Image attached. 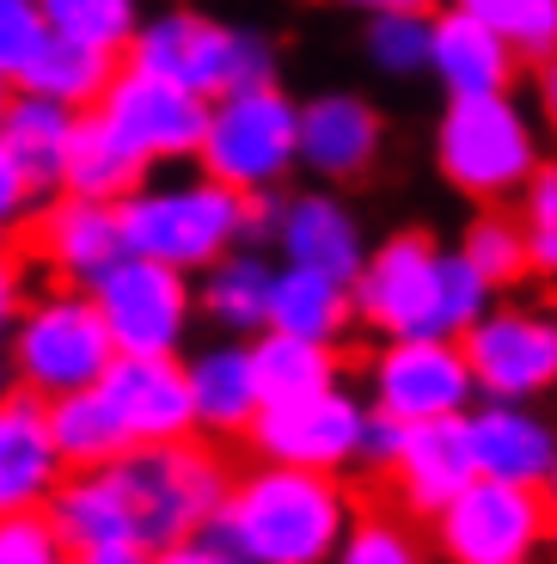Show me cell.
Wrapping results in <instances>:
<instances>
[{
  "label": "cell",
  "mask_w": 557,
  "mask_h": 564,
  "mask_svg": "<svg viewBox=\"0 0 557 564\" xmlns=\"http://www.w3.org/2000/svg\"><path fill=\"white\" fill-rule=\"evenodd\" d=\"M496 307V289L466 264V252L435 246L423 227H404L368 252L356 276V325L380 338H466Z\"/></svg>",
  "instance_id": "obj_1"
},
{
  "label": "cell",
  "mask_w": 557,
  "mask_h": 564,
  "mask_svg": "<svg viewBox=\"0 0 557 564\" xmlns=\"http://www.w3.org/2000/svg\"><path fill=\"white\" fill-rule=\"evenodd\" d=\"M349 528H356V503L337 473L258 460V473L233 479L209 534L227 540L245 564H331Z\"/></svg>",
  "instance_id": "obj_2"
},
{
  "label": "cell",
  "mask_w": 557,
  "mask_h": 564,
  "mask_svg": "<svg viewBox=\"0 0 557 564\" xmlns=\"http://www.w3.org/2000/svg\"><path fill=\"white\" fill-rule=\"evenodd\" d=\"M129 252L160 258L172 270H215L227 252H239L251 227V197L221 178H184V184H141L135 197L117 203Z\"/></svg>",
  "instance_id": "obj_3"
},
{
  "label": "cell",
  "mask_w": 557,
  "mask_h": 564,
  "mask_svg": "<svg viewBox=\"0 0 557 564\" xmlns=\"http://www.w3.org/2000/svg\"><path fill=\"white\" fill-rule=\"evenodd\" d=\"M117 356L123 350H117L92 289L56 282V289L31 295L25 319H19V332H13V350H7V375H13L19 393H37L43 405H50V399L98 387L111 375Z\"/></svg>",
  "instance_id": "obj_4"
},
{
  "label": "cell",
  "mask_w": 557,
  "mask_h": 564,
  "mask_svg": "<svg viewBox=\"0 0 557 564\" xmlns=\"http://www.w3.org/2000/svg\"><path fill=\"white\" fill-rule=\"evenodd\" d=\"M435 166L478 209L515 203L527 191V178L539 172V141H533V123L515 105V93H460V99H447L441 129H435Z\"/></svg>",
  "instance_id": "obj_5"
},
{
  "label": "cell",
  "mask_w": 557,
  "mask_h": 564,
  "mask_svg": "<svg viewBox=\"0 0 557 564\" xmlns=\"http://www.w3.org/2000/svg\"><path fill=\"white\" fill-rule=\"evenodd\" d=\"M111 479L129 503V522H135L141 546H178V540L203 534V528L221 516L227 491V466L215 448L203 442H160V448H129L123 460H111Z\"/></svg>",
  "instance_id": "obj_6"
},
{
  "label": "cell",
  "mask_w": 557,
  "mask_h": 564,
  "mask_svg": "<svg viewBox=\"0 0 557 564\" xmlns=\"http://www.w3.org/2000/svg\"><path fill=\"white\" fill-rule=\"evenodd\" d=\"M129 62L166 74V80L190 86L203 99H227L239 86H264L276 80V50L251 31L227 25L215 13H190V7H172V13H154L129 43Z\"/></svg>",
  "instance_id": "obj_7"
},
{
  "label": "cell",
  "mask_w": 557,
  "mask_h": 564,
  "mask_svg": "<svg viewBox=\"0 0 557 564\" xmlns=\"http://www.w3.org/2000/svg\"><path fill=\"white\" fill-rule=\"evenodd\" d=\"M196 166L209 178L233 184V191H245V197H270L301 166V105L276 80L239 86V93L215 99Z\"/></svg>",
  "instance_id": "obj_8"
},
{
  "label": "cell",
  "mask_w": 557,
  "mask_h": 564,
  "mask_svg": "<svg viewBox=\"0 0 557 564\" xmlns=\"http://www.w3.org/2000/svg\"><path fill=\"white\" fill-rule=\"evenodd\" d=\"M551 522L557 509L539 485L472 479L435 516V552L447 564H533V552L551 540Z\"/></svg>",
  "instance_id": "obj_9"
},
{
  "label": "cell",
  "mask_w": 557,
  "mask_h": 564,
  "mask_svg": "<svg viewBox=\"0 0 557 564\" xmlns=\"http://www.w3.org/2000/svg\"><path fill=\"white\" fill-rule=\"evenodd\" d=\"M98 123L111 129V141L123 148L129 160H141V166L154 172V166H172V160L203 154V135H209V99L123 56L111 93L98 99Z\"/></svg>",
  "instance_id": "obj_10"
},
{
  "label": "cell",
  "mask_w": 557,
  "mask_h": 564,
  "mask_svg": "<svg viewBox=\"0 0 557 564\" xmlns=\"http://www.w3.org/2000/svg\"><path fill=\"white\" fill-rule=\"evenodd\" d=\"M92 301L111 325L123 356H178L196 319V289L190 270H172L160 258L123 252L105 276L92 282Z\"/></svg>",
  "instance_id": "obj_11"
},
{
  "label": "cell",
  "mask_w": 557,
  "mask_h": 564,
  "mask_svg": "<svg viewBox=\"0 0 557 564\" xmlns=\"http://www.w3.org/2000/svg\"><path fill=\"white\" fill-rule=\"evenodd\" d=\"M478 399L484 393L460 338H386L368 362V405L398 423L466 417Z\"/></svg>",
  "instance_id": "obj_12"
},
{
  "label": "cell",
  "mask_w": 557,
  "mask_h": 564,
  "mask_svg": "<svg viewBox=\"0 0 557 564\" xmlns=\"http://www.w3.org/2000/svg\"><path fill=\"white\" fill-rule=\"evenodd\" d=\"M368 405L349 399L343 387L313 399H270L251 423L245 448L264 466H307V473H343L362 460Z\"/></svg>",
  "instance_id": "obj_13"
},
{
  "label": "cell",
  "mask_w": 557,
  "mask_h": 564,
  "mask_svg": "<svg viewBox=\"0 0 557 564\" xmlns=\"http://www.w3.org/2000/svg\"><path fill=\"white\" fill-rule=\"evenodd\" d=\"M460 344L484 399L533 405V399H545L557 387V313L490 307Z\"/></svg>",
  "instance_id": "obj_14"
},
{
  "label": "cell",
  "mask_w": 557,
  "mask_h": 564,
  "mask_svg": "<svg viewBox=\"0 0 557 564\" xmlns=\"http://www.w3.org/2000/svg\"><path fill=\"white\" fill-rule=\"evenodd\" d=\"M98 387H105V399L117 405V417H123L135 448L203 436L196 393H190V362H184V356H117L111 375Z\"/></svg>",
  "instance_id": "obj_15"
},
{
  "label": "cell",
  "mask_w": 557,
  "mask_h": 564,
  "mask_svg": "<svg viewBox=\"0 0 557 564\" xmlns=\"http://www.w3.org/2000/svg\"><path fill=\"white\" fill-rule=\"evenodd\" d=\"M25 246L56 270V282H74V289H92V282L129 252L117 203H92V197H74V191L43 203L31 234H25Z\"/></svg>",
  "instance_id": "obj_16"
},
{
  "label": "cell",
  "mask_w": 557,
  "mask_h": 564,
  "mask_svg": "<svg viewBox=\"0 0 557 564\" xmlns=\"http://www.w3.org/2000/svg\"><path fill=\"white\" fill-rule=\"evenodd\" d=\"M68 479L56 436H50V405L37 393H0V516L50 509V497Z\"/></svg>",
  "instance_id": "obj_17"
},
{
  "label": "cell",
  "mask_w": 557,
  "mask_h": 564,
  "mask_svg": "<svg viewBox=\"0 0 557 564\" xmlns=\"http://www.w3.org/2000/svg\"><path fill=\"white\" fill-rule=\"evenodd\" d=\"M392 491L404 497L411 516H441L466 485L478 479V454H472V423L466 417H429L404 430V448L392 460Z\"/></svg>",
  "instance_id": "obj_18"
},
{
  "label": "cell",
  "mask_w": 557,
  "mask_h": 564,
  "mask_svg": "<svg viewBox=\"0 0 557 564\" xmlns=\"http://www.w3.org/2000/svg\"><path fill=\"white\" fill-rule=\"evenodd\" d=\"M276 252H282V264L325 270V276H337V282H356L362 264H368L362 221H356L349 203L331 197V191L282 197V209H276Z\"/></svg>",
  "instance_id": "obj_19"
},
{
  "label": "cell",
  "mask_w": 557,
  "mask_h": 564,
  "mask_svg": "<svg viewBox=\"0 0 557 564\" xmlns=\"http://www.w3.org/2000/svg\"><path fill=\"white\" fill-rule=\"evenodd\" d=\"M472 423V454H478V479H502V485H539L557 466V430L551 417H539L533 405L515 399H478L466 411Z\"/></svg>",
  "instance_id": "obj_20"
},
{
  "label": "cell",
  "mask_w": 557,
  "mask_h": 564,
  "mask_svg": "<svg viewBox=\"0 0 557 564\" xmlns=\"http://www.w3.org/2000/svg\"><path fill=\"white\" fill-rule=\"evenodd\" d=\"M386 123L362 93H319L301 105V166L319 172L325 184L362 178L380 160Z\"/></svg>",
  "instance_id": "obj_21"
},
{
  "label": "cell",
  "mask_w": 557,
  "mask_h": 564,
  "mask_svg": "<svg viewBox=\"0 0 557 564\" xmlns=\"http://www.w3.org/2000/svg\"><path fill=\"white\" fill-rule=\"evenodd\" d=\"M429 74L447 86V99H460V93H509L521 74V56L496 25H484L478 13H466L454 0L447 13H435Z\"/></svg>",
  "instance_id": "obj_22"
},
{
  "label": "cell",
  "mask_w": 557,
  "mask_h": 564,
  "mask_svg": "<svg viewBox=\"0 0 557 564\" xmlns=\"http://www.w3.org/2000/svg\"><path fill=\"white\" fill-rule=\"evenodd\" d=\"M80 117L74 105H56L43 93H25L19 86L7 117H0V141L13 148V160L25 166V178L37 184V197H62L68 191V154H74V135H80Z\"/></svg>",
  "instance_id": "obj_23"
},
{
  "label": "cell",
  "mask_w": 557,
  "mask_h": 564,
  "mask_svg": "<svg viewBox=\"0 0 557 564\" xmlns=\"http://www.w3.org/2000/svg\"><path fill=\"white\" fill-rule=\"evenodd\" d=\"M190 393H196V423L203 436H251V423L264 411V387H258V362H251V338L209 344L190 356Z\"/></svg>",
  "instance_id": "obj_24"
},
{
  "label": "cell",
  "mask_w": 557,
  "mask_h": 564,
  "mask_svg": "<svg viewBox=\"0 0 557 564\" xmlns=\"http://www.w3.org/2000/svg\"><path fill=\"white\" fill-rule=\"evenodd\" d=\"M270 325H276V332H294V338L337 344L349 325H356V282H337V276H325V270H301V264H276Z\"/></svg>",
  "instance_id": "obj_25"
},
{
  "label": "cell",
  "mask_w": 557,
  "mask_h": 564,
  "mask_svg": "<svg viewBox=\"0 0 557 564\" xmlns=\"http://www.w3.org/2000/svg\"><path fill=\"white\" fill-rule=\"evenodd\" d=\"M50 436H56L68 473H92V466H111L123 460L135 442H129L117 405L105 399V387H86V393L68 399H50Z\"/></svg>",
  "instance_id": "obj_26"
},
{
  "label": "cell",
  "mask_w": 557,
  "mask_h": 564,
  "mask_svg": "<svg viewBox=\"0 0 557 564\" xmlns=\"http://www.w3.org/2000/svg\"><path fill=\"white\" fill-rule=\"evenodd\" d=\"M270 289H276V264H264L258 252H227L215 270H203L196 301L227 338H258L270 325Z\"/></svg>",
  "instance_id": "obj_27"
},
{
  "label": "cell",
  "mask_w": 557,
  "mask_h": 564,
  "mask_svg": "<svg viewBox=\"0 0 557 564\" xmlns=\"http://www.w3.org/2000/svg\"><path fill=\"white\" fill-rule=\"evenodd\" d=\"M251 362H258V387H264V405L270 399H313V393H331L337 387V344L319 338H294V332H258L251 338Z\"/></svg>",
  "instance_id": "obj_28"
},
{
  "label": "cell",
  "mask_w": 557,
  "mask_h": 564,
  "mask_svg": "<svg viewBox=\"0 0 557 564\" xmlns=\"http://www.w3.org/2000/svg\"><path fill=\"white\" fill-rule=\"evenodd\" d=\"M117 68H123L117 50H98V43H80V37H50L37 68L25 74V93H43V99L74 105V111H98V99L111 93Z\"/></svg>",
  "instance_id": "obj_29"
},
{
  "label": "cell",
  "mask_w": 557,
  "mask_h": 564,
  "mask_svg": "<svg viewBox=\"0 0 557 564\" xmlns=\"http://www.w3.org/2000/svg\"><path fill=\"white\" fill-rule=\"evenodd\" d=\"M141 184H148V166L117 148L111 129L98 123V111H86L80 135H74V154H68V191L92 203H123V197H135Z\"/></svg>",
  "instance_id": "obj_30"
},
{
  "label": "cell",
  "mask_w": 557,
  "mask_h": 564,
  "mask_svg": "<svg viewBox=\"0 0 557 564\" xmlns=\"http://www.w3.org/2000/svg\"><path fill=\"white\" fill-rule=\"evenodd\" d=\"M460 252L466 264L478 270V276L490 282V289H515V282L533 276V252H527V234H521V215L509 209V203H490V209H478L472 221H466L460 234Z\"/></svg>",
  "instance_id": "obj_31"
},
{
  "label": "cell",
  "mask_w": 557,
  "mask_h": 564,
  "mask_svg": "<svg viewBox=\"0 0 557 564\" xmlns=\"http://www.w3.org/2000/svg\"><path fill=\"white\" fill-rule=\"evenodd\" d=\"M37 13L50 19L56 37H80L98 50H117V56H129L135 31L148 25L141 0H37Z\"/></svg>",
  "instance_id": "obj_32"
},
{
  "label": "cell",
  "mask_w": 557,
  "mask_h": 564,
  "mask_svg": "<svg viewBox=\"0 0 557 564\" xmlns=\"http://www.w3.org/2000/svg\"><path fill=\"white\" fill-rule=\"evenodd\" d=\"M362 50L380 74L404 80V74H429L435 50V13H374L362 31Z\"/></svg>",
  "instance_id": "obj_33"
},
{
  "label": "cell",
  "mask_w": 557,
  "mask_h": 564,
  "mask_svg": "<svg viewBox=\"0 0 557 564\" xmlns=\"http://www.w3.org/2000/svg\"><path fill=\"white\" fill-rule=\"evenodd\" d=\"M466 13H478L484 25H496L515 43L521 62H551L557 56V0H460Z\"/></svg>",
  "instance_id": "obj_34"
},
{
  "label": "cell",
  "mask_w": 557,
  "mask_h": 564,
  "mask_svg": "<svg viewBox=\"0 0 557 564\" xmlns=\"http://www.w3.org/2000/svg\"><path fill=\"white\" fill-rule=\"evenodd\" d=\"M515 215L533 252V276H557V160H539V172L515 197Z\"/></svg>",
  "instance_id": "obj_35"
},
{
  "label": "cell",
  "mask_w": 557,
  "mask_h": 564,
  "mask_svg": "<svg viewBox=\"0 0 557 564\" xmlns=\"http://www.w3.org/2000/svg\"><path fill=\"white\" fill-rule=\"evenodd\" d=\"M331 564H429V546L398 516H356V528H349Z\"/></svg>",
  "instance_id": "obj_36"
},
{
  "label": "cell",
  "mask_w": 557,
  "mask_h": 564,
  "mask_svg": "<svg viewBox=\"0 0 557 564\" xmlns=\"http://www.w3.org/2000/svg\"><path fill=\"white\" fill-rule=\"evenodd\" d=\"M50 19L37 13V0H0V80L25 86L37 56L50 50Z\"/></svg>",
  "instance_id": "obj_37"
},
{
  "label": "cell",
  "mask_w": 557,
  "mask_h": 564,
  "mask_svg": "<svg viewBox=\"0 0 557 564\" xmlns=\"http://www.w3.org/2000/svg\"><path fill=\"white\" fill-rule=\"evenodd\" d=\"M0 564H74V546L62 540L50 509L0 516Z\"/></svg>",
  "instance_id": "obj_38"
},
{
  "label": "cell",
  "mask_w": 557,
  "mask_h": 564,
  "mask_svg": "<svg viewBox=\"0 0 557 564\" xmlns=\"http://www.w3.org/2000/svg\"><path fill=\"white\" fill-rule=\"evenodd\" d=\"M43 197L37 184L25 178V166L13 160V148L0 141V246H19L31 234V221H37Z\"/></svg>",
  "instance_id": "obj_39"
},
{
  "label": "cell",
  "mask_w": 557,
  "mask_h": 564,
  "mask_svg": "<svg viewBox=\"0 0 557 564\" xmlns=\"http://www.w3.org/2000/svg\"><path fill=\"white\" fill-rule=\"evenodd\" d=\"M31 295H25V258L13 252V246H0V362H7V350H13V332L19 319H25Z\"/></svg>",
  "instance_id": "obj_40"
},
{
  "label": "cell",
  "mask_w": 557,
  "mask_h": 564,
  "mask_svg": "<svg viewBox=\"0 0 557 564\" xmlns=\"http://www.w3.org/2000/svg\"><path fill=\"white\" fill-rule=\"evenodd\" d=\"M404 430H411V423H398V417H386V411H374V405H368L362 466H380V473H392V460H398V448H404Z\"/></svg>",
  "instance_id": "obj_41"
},
{
  "label": "cell",
  "mask_w": 557,
  "mask_h": 564,
  "mask_svg": "<svg viewBox=\"0 0 557 564\" xmlns=\"http://www.w3.org/2000/svg\"><path fill=\"white\" fill-rule=\"evenodd\" d=\"M154 564H245V558H239V552L227 546V540H215L209 528H203V534L178 540V546H160V552H154Z\"/></svg>",
  "instance_id": "obj_42"
},
{
  "label": "cell",
  "mask_w": 557,
  "mask_h": 564,
  "mask_svg": "<svg viewBox=\"0 0 557 564\" xmlns=\"http://www.w3.org/2000/svg\"><path fill=\"white\" fill-rule=\"evenodd\" d=\"M74 564H154V546H135V540H123V546H86V552H74Z\"/></svg>",
  "instance_id": "obj_43"
},
{
  "label": "cell",
  "mask_w": 557,
  "mask_h": 564,
  "mask_svg": "<svg viewBox=\"0 0 557 564\" xmlns=\"http://www.w3.org/2000/svg\"><path fill=\"white\" fill-rule=\"evenodd\" d=\"M533 99H539V117L557 129V56L539 62V74H533Z\"/></svg>",
  "instance_id": "obj_44"
},
{
  "label": "cell",
  "mask_w": 557,
  "mask_h": 564,
  "mask_svg": "<svg viewBox=\"0 0 557 564\" xmlns=\"http://www.w3.org/2000/svg\"><path fill=\"white\" fill-rule=\"evenodd\" d=\"M343 7H362L368 19L374 13H435V0H343Z\"/></svg>",
  "instance_id": "obj_45"
},
{
  "label": "cell",
  "mask_w": 557,
  "mask_h": 564,
  "mask_svg": "<svg viewBox=\"0 0 557 564\" xmlns=\"http://www.w3.org/2000/svg\"><path fill=\"white\" fill-rule=\"evenodd\" d=\"M13 93H19L13 80H0V117H7V105H13Z\"/></svg>",
  "instance_id": "obj_46"
},
{
  "label": "cell",
  "mask_w": 557,
  "mask_h": 564,
  "mask_svg": "<svg viewBox=\"0 0 557 564\" xmlns=\"http://www.w3.org/2000/svg\"><path fill=\"white\" fill-rule=\"evenodd\" d=\"M545 497H551V509H557V466H551V479H545Z\"/></svg>",
  "instance_id": "obj_47"
},
{
  "label": "cell",
  "mask_w": 557,
  "mask_h": 564,
  "mask_svg": "<svg viewBox=\"0 0 557 564\" xmlns=\"http://www.w3.org/2000/svg\"><path fill=\"white\" fill-rule=\"evenodd\" d=\"M551 546H557V522H551Z\"/></svg>",
  "instance_id": "obj_48"
}]
</instances>
